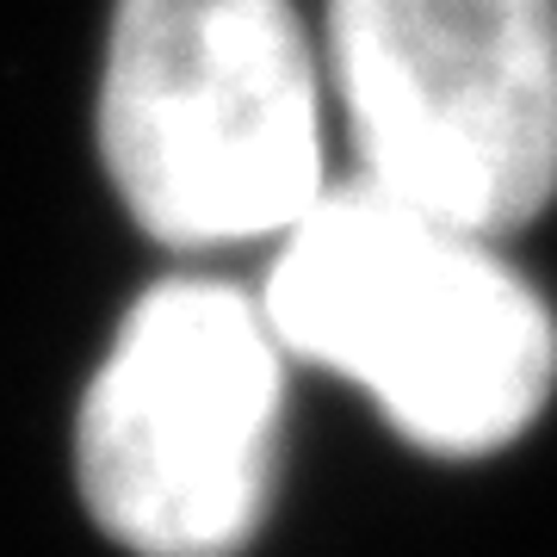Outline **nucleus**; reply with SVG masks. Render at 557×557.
<instances>
[{"instance_id": "f257e3e1", "label": "nucleus", "mask_w": 557, "mask_h": 557, "mask_svg": "<svg viewBox=\"0 0 557 557\" xmlns=\"http://www.w3.org/2000/svg\"><path fill=\"white\" fill-rule=\"evenodd\" d=\"M260 317L285 354L366 384L446 458L520 440L557 384V322L496 242L372 180L329 186L285 230Z\"/></svg>"}, {"instance_id": "f03ea898", "label": "nucleus", "mask_w": 557, "mask_h": 557, "mask_svg": "<svg viewBox=\"0 0 557 557\" xmlns=\"http://www.w3.org/2000/svg\"><path fill=\"white\" fill-rule=\"evenodd\" d=\"M100 149L168 248L285 236L329 193L317 57L292 0H119Z\"/></svg>"}, {"instance_id": "7ed1b4c3", "label": "nucleus", "mask_w": 557, "mask_h": 557, "mask_svg": "<svg viewBox=\"0 0 557 557\" xmlns=\"http://www.w3.org/2000/svg\"><path fill=\"white\" fill-rule=\"evenodd\" d=\"M285 347L218 278H168L124 317L81 397L75 471L106 533L137 557H236L267 520Z\"/></svg>"}, {"instance_id": "20e7f679", "label": "nucleus", "mask_w": 557, "mask_h": 557, "mask_svg": "<svg viewBox=\"0 0 557 557\" xmlns=\"http://www.w3.org/2000/svg\"><path fill=\"white\" fill-rule=\"evenodd\" d=\"M359 180L471 236L557 193V0H329Z\"/></svg>"}]
</instances>
